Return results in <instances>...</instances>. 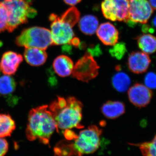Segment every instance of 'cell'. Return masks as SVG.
<instances>
[{
    "label": "cell",
    "instance_id": "cell-1",
    "mask_svg": "<svg viewBox=\"0 0 156 156\" xmlns=\"http://www.w3.org/2000/svg\"><path fill=\"white\" fill-rule=\"evenodd\" d=\"M56 130V122L48 105L37 107L29 112L26 129V135L28 140L34 141L38 139L43 144L48 145L50 137Z\"/></svg>",
    "mask_w": 156,
    "mask_h": 156
},
{
    "label": "cell",
    "instance_id": "cell-2",
    "mask_svg": "<svg viewBox=\"0 0 156 156\" xmlns=\"http://www.w3.org/2000/svg\"><path fill=\"white\" fill-rule=\"evenodd\" d=\"M57 126V131L65 130L74 128H82L83 104L74 97L67 99L58 97L49 106Z\"/></svg>",
    "mask_w": 156,
    "mask_h": 156
},
{
    "label": "cell",
    "instance_id": "cell-3",
    "mask_svg": "<svg viewBox=\"0 0 156 156\" xmlns=\"http://www.w3.org/2000/svg\"><path fill=\"white\" fill-rule=\"evenodd\" d=\"M2 3L8 14L7 30L9 32L27 23L37 14L33 6L32 0H4Z\"/></svg>",
    "mask_w": 156,
    "mask_h": 156
},
{
    "label": "cell",
    "instance_id": "cell-4",
    "mask_svg": "<svg viewBox=\"0 0 156 156\" xmlns=\"http://www.w3.org/2000/svg\"><path fill=\"white\" fill-rule=\"evenodd\" d=\"M15 44L25 48H34L44 50L53 45L50 30L40 27L23 30L16 38Z\"/></svg>",
    "mask_w": 156,
    "mask_h": 156
},
{
    "label": "cell",
    "instance_id": "cell-5",
    "mask_svg": "<svg viewBox=\"0 0 156 156\" xmlns=\"http://www.w3.org/2000/svg\"><path fill=\"white\" fill-rule=\"evenodd\" d=\"M102 130L96 126H89L80 132L74 140L73 148L79 156L95 152L99 147Z\"/></svg>",
    "mask_w": 156,
    "mask_h": 156
},
{
    "label": "cell",
    "instance_id": "cell-6",
    "mask_svg": "<svg viewBox=\"0 0 156 156\" xmlns=\"http://www.w3.org/2000/svg\"><path fill=\"white\" fill-rule=\"evenodd\" d=\"M49 19L51 23L50 32L53 45L69 44L74 37L73 26L56 14H50Z\"/></svg>",
    "mask_w": 156,
    "mask_h": 156
},
{
    "label": "cell",
    "instance_id": "cell-7",
    "mask_svg": "<svg viewBox=\"0 0 156 156\" xmlns=\"http://www.w3.org/2000/svg\"><path fill=\"white\" fill-rule=\"evenodd\" d=\"M99 69L93 56L87 52L74 66L72 74L77 80L88 83L97 76Z\"/></svg>",
    "mask_w": 156,
    "mask_h": 156
},
{
    "label": "cell",
    "instance_id": "cell-8",
    "mask_svg": "<svg viewBox=\"0 0 156 156\" xmlns=\"http://www.w3.org/2000/svg\"><path fill=\"white\" fill-rule=\"evenodd\" d=\"M129 9V0H104L101 4L104 16L113 21L127 23Z\"/></svg>",
    "mask_w": 156,
    "mask_h": 156
},
{
    "label": "cell",
    "instance_id": "cell-9",
    "mask_svg": "<svg viewBox=\"0 0 156 156\" xmlns=\"http://www.w3.org/2000/svg\"><path fill=\"white\" fill-rule=\"evenodd\" d=\"M154 12L147 0H129V17L127 23L132 26L137 23L145 24Z\"/></svg>",
    "mask_w": 156,
    "mask_h": 156
},
{
    "label": "cell",
    "instance_id": "cell-10",
    "mask_svg": "<svg viewBox=\"0 0 156 156\" xmlns=\"http://www.w3.org/2000/svg\"><path fill=\"white\" fill-rule=\"evenodd\" d=\"M129 100L137 107H145L150 103L153 92L149 88L142 84H134L128 91Z\"/></svg>",
    "mask_w": 156,
    "mask_h": 156
},
{
    "label": "cell",
    "instance_id": "cell-11",
    "mask_svg": "<svg viewBox=\"0 0 156 156\" xmlns=\"http://www.w3.org/2000/svg\"><path fill=\"white\" fill-rule=\"evenodd\" d=\"M23 60L22 55L9 51L3 54L0 61V72L7 75H13L17 72Z\"/></svg>",
    "mask_w": 156,
    "mask_h": 156
},
{
    "label": "cell",
    "instance_id": "cell-12",
    "mask_svg": "<svg viewBox=\"0 0 156 156\" xmlns=\"http://www.w3.org/2000/svg\"><path fill=\"white\" fill-rule=\"evenodd\" d=\"M151 63L150 57L143 52H133L128 58V66L131 72L135 74L143 73L147 70Z\"/></svg>",
    "mask_w": 156,
    "mask_h": 156
},
{
    "label": "cell",
    "instance_id": "cell-13",
    "mask_svg": "<svg viewBox=\"0 0 156 156\" xmlns=\"http://www.w3.org/2000/svg\"><path fill=\"white\" fill-rule=\"evenodd\" d=\"M96 34L101 41L107 46H113L119 41V31L115 26L109 22L104 23L99 25Z\"/></svg>",
    "mask_w": 156,
    "mask_h": 156
},
{
    "label": "cell",
    "instance_id": "cell-14",
    "mask_svg": "<svg viewBox=\"0 0 156 156\" xmlns=\"http://www.w3.org/2000/svg\"><path fill=\"white\" fill-rule=\"evenodd\" d=\"M17 83L11 76L0 75V95L5 98L11 105L16 104L17 97L13 95L16 91Z\"/></svg>",
    "mask_w": 156,
    "mask_h": 156
},
{
    "label": "cell",
    "instance_id": "cell-15",
    "mask_svg": "<svg viewBox=\"0 0 156 156\" xmlns=\"http://www.w3.org/2000/svg\"><path fill=\"white\" fill-rule=\"evenodd\" d=\"M54 71L59 76L65 77L72 73L74 64L72 59L65 55L57 56L53 62Z\"/></svg>",
    "mask_w": 156,
    "mask_h": 156
},
{
    "label": "cell",
    "instance_id": "cell-16",
    "mask_svg": "<svg viewBox=\"0 0 156 156\" xmlns=\"http://www.w3.org/2000/svg\"><path fill=\"white\" fill-rule=\"evenodd\" d=\"M26 61L31 66H41L47 61L48 54L45 50L37 48H26L24 52Z\"/></svg>",
    "mask_w": 156,
    "mask_h": 156
},
{
    "label": "cell",
    "instance_id": "cell-17",
    "mask_svg": "<svg viewBox=\"0 0 156 156\" xmlns=\"http://www.w3.org/2000/svg\"><path fill=\"white\" fill-rule=\"evenodd\" d=\"M101 109L104 115L109 119L119 118L126 112L125 105L119 101H107L102 105Z\"/></svg>",
    "mask_w": 156,
    "mask_h": 156
},
{
    "label": "cell",
    "instance_id": "cell-18",
    "mask_svg": "<svg viewBox=\"0 0 156 156\" xmlns=\"http://www.w3.org/2000/svg\"><path fill=\"white\" fill-rule=\"evenodd\" d=\"M79 21L80 30L87 35L94 34L99 26L98 19L94 15H85L79 20Z\"/></svg>",
    "mask_w": 156,
    "mask_h": 156
},
{
    "label": "cell",
    "instance_id": "cell-19",
    "mask_svg": "<svg viewBox=\"0 0 156 156\" xmlns=\"http://www.w3.org/2000/svg\"><path fill=\"white\" fill-rule=\"evenodd\" d=\"M116 69L118 70V72L116 73L112 78V85L118 92H126L129 89L131 85V79L126 73L120 71L119 66H117Z\"/></svg>",
    "mask_w": 156,
    "mask_h": 156
},
{
    "label": "cell",
    "instance_id": "cell-20",
    "mask_svg": "<svg viewBox=\"0 0 156 156\" xmlns=\"http://www.w3.org/2000/svg\"><path fill=\"white\" fill-rule=\"evenodd\" d=\"M140 50L147 54H152L156 51V37L151 34H144L136 38Z\"/></svg>",
    "mask_w": 156,
    "mask_h": 156
},
{
    "label": "cell",
    "instance_id": "cell-21",
    "mask_svg": "<svg viewBox=\"0 0 156 156\" xmlns=\"http://www.w3.org/2000/svg\"><path fill=\"white\" fill-rule=\"evenodd\" d=\"M15 128V122L10 115L0 114V138L11 136Z\"/></svg>",
    "mask_w": 156,
    "mask_h": 156
},
{
    "label": "cell",
    "instance_id": "cell-22",
    "mask_svg": "<svg viewBox=\"0 0 156 156\" xmlns=\"http://www.w3.org/2000/svg\"><path fill=\"white\" fill-rule=\"evenodd\" d=\"M139 147L144 156H156V134L150 141L134 144Z\"/></svg>",
    "mask_w": 156,
    "mask_h": 156
},
{
    "label": "cell",
    "instance_id": "cell-23",
    "mask_svg": "<svg viewBox=\"0 0 156 156\" xmlns=\"http://www.w3.org/2000/svg\"><path fill=\"white\" fill-rule=\"evenodd\" d=\"M127 51L126 44L124 42L116 43L109 50V52L112 56L118 60L122 59Z\"/></svg>",
    "mask_w": 156,
    "mask_h": 156
},
{
    "label": "cell",
    "instance_id": "cell-24",
    "mask_svg": "<svg viewBox=\"0 0 156 156\" xmlns=\"http://www.w3.org/2000/svg\"><path fill=\"white\" fill-rule=\"evenodd\" d=\"M8 14L2 2H0V33L7 30Z\"/></svg>",
    "mask_w": 156,
    "mask_h": 156
},
{
    "label": "cell",
    "instance_id": "cell-25",
    "mask_svg": "<svg viewBox=\"0 0 156 156\" xmlns=\"http://www.w3.org/2000/svg\"><path fill=\"white\" fill-rule=\"evenodd\" d=\"M144 83L150 89H156V74L153 72L148 73L145 76Z\"/></svg>",
    "mask_w": 156,
    "mask_h": 156
},
{
    "label": "cell",
    "instance_id": "cell-26",
    "mask_svg": "<svg viewBox=\"0 0 156 156\" xmlns=\"http://www.w3.org/2000/svg\"><path fill=\"white\" fill-rule=\"evenodd\" d=\"M87 52L92 56H98L102 54V51L99 45H92L87 50Z\"/></svg>",
    "mask_w": 156,
    "mask_h": 156
},
{
    "label": "cell",
    "instance_id": "cell-27",
    "mask_svg": "<svg viewBox=\"0 0 156 156\" xmlns=\"http://www.w3.org/2000/svg\"><path fill=\"white\" fill-rule=\"evenodd\" d=\"M9 144L6 140L0 138V156H5L9 150Z\"/></svg>",
    "mask_w": 156,
    "mask_h": 156
},
{
    "label": "cell",
    "instance_id": "cell-28",
    "mask_svg": "<svg viewBox=\"0 0 156 156\" xmlns=\"http://www.w3.org/2000/svg\"><path fill=\"white\" fill-rule=\"evenodd\" d=\"M63 134H64L66 138L69 140L75 139L78 135L74 132L71 130H70L69 129H66V130H64Z\"/></svg>",
    "mask_w": 156,
    "mask_h": 156
},
{
    "label": "cell",
    "instance_id": "cell-29",
    "mask_svg": "<svg viewBox=\"0 0 156 156\" xmlns=\"http://www.w3.org/2000/svg\"><path fill=\"white\" fill-rule=\"evenodd\" d=\"M62 47V51L64 53L70 54L72 53V48L69 44H66Z\"/></svg>",
    "mask_w": 156,
    "mask_h": 156
},
{
    "label": "cell",
    "instance_id": "cell-30",
    "mask_svg": "<svg viewBox=\"0 0 156 156\" xmlns=\"http://www.w3.org/2000/svg\"><path fill=\"white\" fill-rule=\"evenodd\" d=\"M80 44V39L78 38L74 37L69 42L68 44H69L71 45H73V46L76 47V48H77V47H79Z\"/></svg>",
    "mask_w": 156,
    "mask_h": 156
},
{
    "label": "cell",
    "instance_id": "cell-31",
    "mask_svg": "<svg viewBox=\"0 0 156 156\" xmlns=\"http://www.w3.org/2000/svg\"><path fill=\"white\" fill-rule=\"evenodd\" d=\"M65 3L70 6H74L80 2L82 0H63Z\"/></svg>",
    "mask_w": 156,
    "mask_h": 156
},
{
    "label": "cell",
    "instance_id": "cell-32",
    "mask_svg": "<svg viewBox=\"0 0 156 156\" xmlns=\"http://www.w3.org/2000/svg\"><path fill=\"white\" fill-rule=\"evenodd\" d=\"M148 2L154 10H156V0H149Z\"/></svg>",
    "mask_w": 156,
    "mask_h": 156
},
{
    "label": "cell",
    "instance_id": "cell-33",
    "mask_svg": "<svg viewBox=\"0 0 156 156\" xmlns=\"http://www.w3.org/2000/svg\"><path fill=\"white\" fill-rule=\"evenodd\" d=\"M152 24L153 26L154 27L156 28V15L155 17H154V19H153L152 22Z\"/></svg>",
    "mask_w": 156,
    "mask_h": 156
}]
</instances>
